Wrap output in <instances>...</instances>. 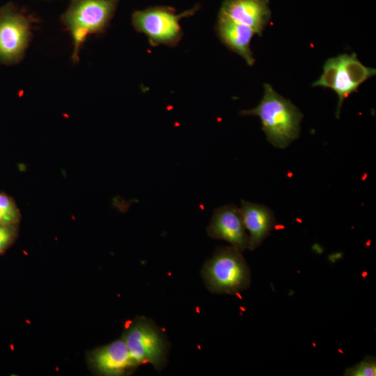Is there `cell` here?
Segmentation results:
<instances>
[{
	"label": "cell",
	"mask_w": 376,
	"mask_h": 376,
	"mask_svg": "<svg viewBox=\"0 0 376 376\" xmlns=\"http://www.w3.org/2000/svg\"><path fill=\"white\" fill-rule=\"evenodd\" d=\"M264 90L258 105L250 110H242L240 113L258 116L268 141L276 148H285L298 138L302 114L269 84H264Z\"/></svg>",
	"instance_id": "obj_1"
},
{
	"label": "cell",
	"mask_w": 376,
	"mask_h": 376,
	"mask_svg": "<svg viewBox=\"0 0 376 376\" xmlns=\"http://www.w3.org/2000/svg\"><path fill=\"white\" fill-rule=\"evenodd\" d=\"M201 275L207 289L217 294L235 295L247 289L251 283L245 259L231 246L218 248L204 264Z\"/></svg>",
	"instance_id": "obj_2"
},
{
	"label": "cell",
	"mask_w": 376,
	"mask_h": 376,
	"mask_svg": "<svg viewBox=\"0 0 376 376\" xmlns=\"http://www.w3.org/2000/svg\"><path fill=\"white\" fill-rule=\"evenodd\" d=\"M375 74L376 70L363 65L355 53L343 54L326 61L322 74L312 86L330 88L336 93L338 102L336 116L338 118L344 100Z\"/></svg>",
	"instance_id": "obj_3"
},
{
	"label": "cell",
	"mask_w": 376,
	"mask_h": 376,
	"mask_svg": "<svg viewBox=\"0 0 376 376\" xmlns=\"http://www.w3.org/2000/svg\"><path fill=\"white\" fill-rule=\"evenodd\" d=\"M194 7L180 14H176L171 7L155 6L137 10L132 15L134 29L144 33L152 46L166 45L175 47L182 36L180 20L194 14Z\"/></svg>",
	"instance_id": "obj_4"
},
{
	"label": "cell",
	"mask_w": 376,
	"mask_h": 376,
	"mask_svg": "<svg viewBox=\"0 0 376 376\" xmlns=\"http://www.w3.org/2000/svg\"><path fill=\"white\" fill-rule=\"evenodd\" d=\"M123 339L137 366L150 363L157 370L163 368L167 345L164 335L154 323L145 318L136 320L126 331Z\"/></svg>",
	"instance_id": "obj_5"
},
{
	"label": "cell",
	"mask_w": 376,
	"mask_h": 376,
	"mask_svg": "<svg viewBox=\"0 0 376 376\" xmlns=\"http://www.w3.org/2000/svg\"><path fill=\"white\" fill-rule=\"evenodd\" d=\"M30 25L14 6L0 8V63L15 64L22 58L30 40Z\"/></svg>",
	"instance_id": "obj_6"
},
{
	"label": "cell",
	"mask_w": 376,
	"mask_h": 376,
	"mask_svg": "<svg viewBox=\"0 0 376 376\" xmlns=\"http://www.w3.org/2000/svg\"><path fill=\"white\" fill-rule=\"evenodd\" d=\"M118 0H72L62 21L69 30L83 28L89 33L102 32L111 19Z\"/></svg>",
	"instance_id": "obj_7"
},
{
	"label": "cell",
	"mask_w": 376,
	"mask_h": 376,
	"mask_svg": "<svg viewBox=\"0 0 376 376\" xmlns=\"http://www.w3.org/2000/svg\"><path fill=\"white\" fill-rule=\"evenodd\" d=\"M207 232L211 238L224 240L240 251L249 249V237L246 232L240 208L234 205H226L216 209Z\"/></svg>",
	"instance_id": "obj_8"
},
{
	"label": "cell",
	"mask_w": 376,
	"mask_h": 376,
	"mask_svg": "<svg viewBox=\"0 0 376 376\" xmlns=\"http://www.w3.org/2000/svg\"><path fill=\"white\" fill-rule=\"evenodd\" d=\"M219 15L246 25L261 36L271 12L268 0H226Z\"/></svg>",
	"instance_id": "obj_9"
},
{
	"label": "cell",
	"mask_w": 376,
	"mask_h": 376,
	"mask_svg": "<svg viewBox=\"0 0 376 376\" xmlns=\"http://www.w3.org/2000/svg\"><path fill=\"white\" fill-rule=\"evenodd\" d=\"M245 229L249 233V249L257 248L269 235L276 221L272 211L266 206L242 201L240 208Z\"/></svg>",
	"instance_id": "obj_10"
},
{
	"label": "cell",
	"mask_w": 376,
	"mask_h": 376,
	"mask_svg": "<svg viewBox=\"0 0 376 376\" xmlns=\"http://www.w3.org/2000/svg\"><path fill=\"white\" fill-rule=\"evenodd\" d=\"M92 362L97 370L105 375H123L137 366L123 338L98 349Z\"/></svg>",
	"instance_id": "obj_11"
},
{
	"label": "cell",
	"mask_w": 376,
	"mask_h": 376,
	"mask_svg": "<svg viewBox=\"0 0 376 376\" xmlns=\"http://www.w3.org/2000/svg\"><path fill=\"white\" fill-rule=\"evenodd\" d=\"M217 31L221 42L242 57L249 65L254 63L251 40L255 32L250 27L219 15Z\"/></svg>",
	"instance_id": "obj_12"
},
{
	"label": "cell",
	"mask_w": 376,
	"mask_h": 376,
	"mask_svg": "<svg viewBox=\"0 0 376 376\" xmlns=\"http://www.w3.org/2000/svg\"><path fill=\"white\" fill-rule=\"evenodd\" d=\"M19 220V210L13 198L0 193V225H15Z\"/></svg>",
	"instance_id": "obj_13"
},
{
	"label": "cell",
	"mask_w": 376,
	"mask_h": 376,
	"mask_svg": "<svg viewBox=\"0 0 376 376\" xmlns=\"http://www.w3.org/2000/svg\"><path fill=\"white\" fill-rule=\"evenodd\" d=\"M344 375L346 376H375V358L373 357H366L359 364L347 368Z\"/></svg>",
	"instance_id": "obj_14"
},
{
	"label": "cell",
	"mask_w": 376,
	"mask_h": 376,
	"mask_svg": "<svg viewBox=\"0 0 376 376\" xmlns=\"http://www.w3.org/2000/svg\"><path fill=\"white\" fill-rule=\"evenodd\" d=\"M15 235V225H0V254L13 242Z\"/></svg>",
	"instance_id": "obj_15"
}]
</instances>
